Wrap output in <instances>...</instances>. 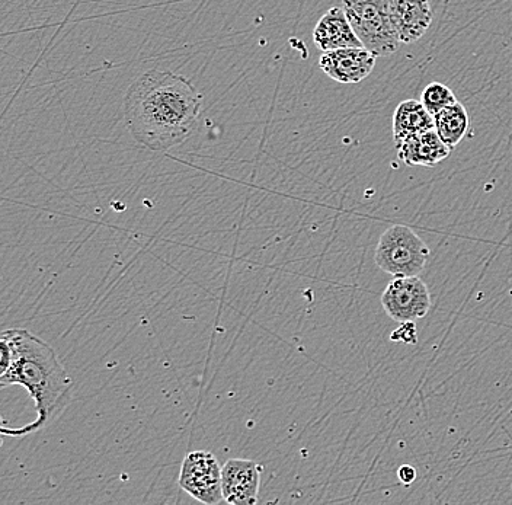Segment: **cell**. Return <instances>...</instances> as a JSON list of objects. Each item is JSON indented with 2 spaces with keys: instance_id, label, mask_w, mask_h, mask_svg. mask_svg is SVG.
I'll return each mask as SVG.
<instances>
[{
  "instance_id": "cell-1",
  "label": "cell",
  "mask_w": 512,
  "mask_h": 505,
  "mask_svg": "<svg viewBox=\"0 0 512 505\" xmlns=\"http://www.w3.org/2000/svg\"><path fill=\"white\" fill-rule=\"evenodd\" d=\"M203 110V95L191 81L168 70H147L124 99L127 129L139 145L166 152L191 136Z\"/></svg>"
},
{
  "instance_id": "cell-2",
  "label": "cell",
  "mask_w": 512,
  "mask_h": 505,
  "mask_svg": "<svg viewBox=\"0 0 512 505\" xmlns=\"http://www.w3.org/2000/svg\"><path fill=\"white\" fill-rule=\"evenodd\" d=\"M0 386L27 389L37 418L22 428H2L3 436L24 437L43 430L70 404L73 380L56 351L28 329L12 328L0 337Z\"/></svg>"
},
{
  "instance_id": "cell-3",
  "label": "cell",
  "mask_w": 512,
  "mask_h": 505,
  "mask_svg": "<svg viewBox=\"0 0 512 505\" xmlns=\"http://www.w3.org/2000/svg\"><path fill=\"white\" fill-rule=\"evenodd\" d=\"M355 34L374 56H392L400 46L392 18V0H342Z\"/></svg>"
},
{
  "instance_id": "cell-4",
  "label": "cell",
  "mask_w": 512,
  "mask_h": 505,
  "mask_svg": "<svg viewBox=\"0 0 512 505\" xmlns=\"http://www.w3.org/2000/svg\"><path fill=\"white\" fill-rule=\"evenodd\" d=\"M430 260V248L408 226L384 230L374 252L377 267L392 277H418Z\"/></svg>"
},
{
  "instance_id": "cell-5",
  "label": "cell",
  "mask_w": 512,
  "mask_h": 505,
  "mask_svg": "<svg viewBox=\"0 0 512 505\" xmlns=\"http://www.w3.org/2000/svg\"><path fill=\"white\" fill-rule=\"evenodd\" d=\"M179 487L200 503H222V466L217 457L207 450L188 453L179 472Z\"/></svg>"
},
{
  "instance_id": "cell-6",
  "label": "cell",
  "mask_w": 512,
  "mask_h": 505,
  "mask_svg": "<svg viewBox=\"0 0 512 505\" xmlns=\"http://www.w3.org/2000/svg\"><path fill=\"white\" fill-rule=\"evenodd\" d=\"M382 305L393 321L415 322L430 312V290L421 278L395 277L382 294Z\"/></svg>"
},
{
  "instance_id": "cell-7",
  "label": "cell",
  "mask_w": 512,
  "mask_h": 505,
  "mask_svg": "<svg viewBox=\"0 0 512 505\" xmlns=\"http://www.w3.org/2000/svg\"><path fill=\"white\" fill-rule=\"evenodd\" d=\"M377 56L366 47H347L323 51L319 67L329 78L344 85H355L368 78L376 66Z\"/></svg>"
},
{
  "instance_id": "cell-8",
  "label": "cell",
  "mask_w": 512,
  "mask_h": 505,
  "mask_svg": "<svg viewBox=\"0 0 512 505\" xmlns=\"http://www.w3.org/2000/svg\"><path fill=\"white\" fill-rule=\"evenodd\" d=\"M262 466L255 460L229 459L222 468L223 497L227 504L258 503Z\"/></svg>"
},
{
  "instance_id": "cell-9",
  "label": "cell",
  "mask_w": 512,
  "mask_h": 505,
  "mask_svg": "<svg viewBox=\"0 0 512 505\" xmlns=\"http://www.w3.org/2000/svg\"><path fill=\"white\" fill-rule=\"evenodd\" d=\"M392 18L400 43H416L430 30V0H392Z\"/></svg>"
},
{
  "instance_id": "cell-10",
  "label": "cell",
  "mask_w": 512,
  "mask_h": 505,
  "mask_svg": "<svg viewBox=\"0 0 512 505\" xmlns=\"http://www.w3.org/2000/svg\"><path fill=\"white\" fill-rule=\"evenodd\" d=\"M313 41L322 51L347 49V47H364L352 28L344 8L329 9L313 31Z\"/></svg>"
},
{
  "instance_id": "cell-11",
  "label": "cell",
  "mask_w": 512,
  "mask_h": 505,
  "mask_svg": "<svg viewBox=\"0 0 512 505\" xmlns=\"http://www.w3.org/2000/svg\"><path fill=\"white\" fill-rule=\"evenodd\" d=\"M398 149V158L409 166H424L432 168L438 163L446 161L451 149L438 136L435 129L415 134L409 139L403 140Z\"/></svg>"
},
{
  "instance_id": "cell-12",
  "label": "cell",
  "mask_w": 512,
  "mask_h": 505,
  "mask_svg": "<svg viewBox=\"0 0 512 505\" xmlns=\"http://www.w3.org/2000/svg\"><path fill=\"white\" fill-rule=\"evenodd\" d=\"M435 129L434 115L424 107L421 101L406 99L400 102L393 114V140L400 145L403 140Z\"/></svg>"
},
{
  "instance_id": "cell-13",
  "label": "cell",
  "mask_w": 512,
  "mask_h": 505,
  "mask_svg": "<svg viewBox=\"0 0 512 505\" xmlns=\"http://www.w3.org/2000/svg\"><path fill=\"white\" fill-rule=\"evenodd\" d=\"M435 131L438 136L443 139L451 150L467 136L470 129V118L467 113L466 107L460 104L459 101L456 104L450 105V107L444 108L443 111L434 115Z\"/></svg>"
},
{
  "instance_id": "cell-14",
  "label": "cell",
  "mask_w": 512,
  "mask_h": 505,
  "mask_svg": "<svg viewBox=\"0 0 512 505\" xmlns=\"http://www.w3.org/2000/svg\"><path fill=\"white\" fill-rule=\"evenodd\" d=\"M421 102L432 115H435L443 111L444 108L456 104L457 98L444 83L432 82L422 92Z\"/></svg>"
},
{
  "instance_id": "cell-15",
  "label": "cell",
  "mask_w": 512,
  "mask_h": 505,
  "mask_svg": "<svg viewBox=\"0 0 512 505\" xmlns=\"http://www.w3.org/2000/svg\"><path fill=\"white\" fill-rule=\"evenodd\" d=\"M398 476L399 481L402 482V484L411 485L416 479L415 468H412V466L409 465L400 466Z\"/></svg>"
}]
</instances>
